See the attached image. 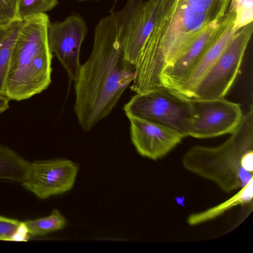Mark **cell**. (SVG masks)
I'll return each mask as SVG.
<instances>
[{"mask_svg": "<svg viewBox=\"0 0 253 253\" xmlns=\"http://www.w3.org/2000/svg\"><path fill=\"white\" fill-rule=\"evenodd\" d=\"M18 0H0V23L17 17Z\"/></svg>", "mask_w": 253, "mask_h": 253, "instance_id": "21", "label": "cell"}, {"mask_svg": "<svg viewBox=\"0 0 253 253\" xmlns=\"http://www.w3.org/2000/svg\"><path fill=\"white\" fill-rule=\"evenodd\" d=\"M78 166L66 159L30 163L22 185L40 199L62 194L74 186Z\"/></svg>", "mask_w": 253, "mask_h": 253, "instance_id": "10", "label": "cell"}, {"mask_svg": "<svg viewBox=\"0 0 253 253\" xmlns=\"http://www.w3.org/2000/svg\"><path fill=\"white\" fill-rule=\"evenodd\" d=\"M80 1H87V0H77Z\"/></svg>", "mask_w": 253, "mask_h": 253, "instance_id": "24", "label": "cell"}, {"mask_svg": "<svg viewBox=\"0 0 253 253\" xmlns=\"http://www.w3.org/2000/svg\"><path fill=\"white\" fill-rule=\"evenodd\" d=\"M29 234L22 222L0 215V240H26Z\"/></svg>", "mask_w": 253, "mask_h": 253, "instance_id": "19", "label": "cell"}, {"mask_svg": "<svg viewBox=\"0 0 253 253\" xmlns=\"http://www.w3.org/2000/svg\"><path fill=\"white\" fill-rule=\"evenodd\" d=\"M23 20L16 17L0 23V95L4 87L10 57Z\"/></svg>", "mask_w": 253, "mask_h": 253, "instance_id": "15", "label": "cell"}, {"mask_svg": "<svg viewBox=\"0 0 253 253\" xmlns=\"http://www.w3.org/2000/svg\"><path fill=\"white\" fill-rule=\"evenodd\" d=\"M135 76L125 58L112 13L100 20L91 52L74 81V112L81 128L89 132L116 106Z\"/></svg>", "mask_w": 253, "mask_h": 253, "instance_id": "1", "label": "cell"}, {"mask_svg": "<svg viewBox=\"0 0 253 253\" xmlns=\"http://www.w3.org/2000/svg\"><path fill=\"white\" fill-rule=\"evenodd\" d=\"M48 16L41 13L23 20L10 57L4 96L21 101L46 89L51 82L53 53L47 43Z\"/></svg>", "mask_w": 253, "mask_h": 253, "instance_id": "4", "label": "cell"}, {"mask_svg": "<svg viewBox=\"0 0 253 253\" xmlns=\"http://www.w3.org/2000/svg\"><path fill=\"white\" fill-rule=\"evenodd\" d=\"M22 223L29 235L38 236L62 229L66 226L67 222L60 211L55 209L46 217L28 220Z\"/></svg>", "mask_w": 253, "mask_h": 253, "instance_id": "17", "label": "cell"}, {"mask_svg": "<svg viewBox=\"0 0 253 253\" xmlns=\"http://www.w3.org/2000/svg\"><path fill=\"white\" fill-rule=\"evenodd\" d=\"M126 115L145 119L189 136L194 118L192 99L164 86L136 93L123 107Z\"/></svg>", "mask_w": 253, "mask_h": 253, "instance_id": "5", "label": "cell"}, {"mask_svg": "<svg viewBox=\"0 0 253 253\" xmlns=\"http://www.w3.org/2000/svg\"><path fill=\"white\" fill-rule=\"evenodd\" d=\"M230 134L216 147H192L182 160L187 170L214 183L226 192L241 188L253 178V104Z\"/></svg>", "mask_w": 253, "mask_h": 253, "instance_id": "3", "label": "cell"}, {"mask_svg": "<svg viewBox=\"0 0 253 253\" xmlns=\"http://www.w3.org/2000/svg\"><path fill=\"white\" fill-rule=\"evenodd\" d=\"M253 197V178L232 197L226 201L203 211L190 214L187 218L189 225L194 226L220 216L227 211L239 205L249 204Z\"/></svg>", "mask_w": 253, "mask_h": 253, "instance_id": "14", "label": "cell"}, {"mask_svg": "<svg viewBox=\"0 0 253 253\" xmlns=\"http://www.w3.org/2000/svg\"><path fill=\"white\" fill-rule=\"evenodd\" d=\"M229 9L235 12L234 28L238 31L253 20V0H231Z\"/></svg>", "mask_w": 253, "mask_h": 253, "instance_id": "20", "label": "cell"}, {"mask_svg": "<svg viewBox=\"0 0 253 253\" xmlns=\"http://www.w3.org/2000/svg\"><path fill=\"white\" fill-rule=\"evenodd\" d=\"M30 163L8 147L0 145V179L22 182Z\"/></svg>", "mask_w": 253, "mask_h": 253, "instance_id": "16", "label": "cell"}, {"mask_svg": "<svg viewBox=\"0 0 253 253\" xmlns=\"http://www.w3.org/2000/svg\"><path fill=\"white\" fill-rule=\"evenodd\" d=\"M231 0H175L166 20L153 29L136 61L139 72L158 79L202 33L219 23Z\"/></svg>", "mask_w": 253, "mask_h": 253, "instance_id": "2", "label": "cell"}, {"mask_svg": "<svg viewBox=\"0 0 253 253\" xmlns=\"http://www.w3.org/2000/svg\"><path fill=\"white\" fill-rule=\"evenodd\" d=\"M131 142L138 153L153 160L159 159L179 144L183 136L159 124L127 115Z\"/></svg>", "mask_w": 253, "mask_h": 253, "instance_id": "12", "label": "cell"}, {"mask_svg": "<svg viewBox=\"0 0 253 253\" xmlns=\"http://www.w3.org/2000/svg\"><path fill=\"white\" fill-rule=\"evenodd\" d=\"M9 99L5 96L0 95V113L9 108Z\"/></svg>", "mask_w": 253, "mask_h": 253, "instance_id": "23", "label": "cell"}, {"mask_svg": "<svg viewBox=\"0 0 253 253\" xmlns=\"http://www.w3.org/2000/svg\"><path fill=\"white\" fill-rule=\"evenodd\" d=\"M253 31L252 22L237 31L221 55L199 81L192 98L224 97L238 73Z\"/></svg>", "mask_w": 253, "mask_h": 253, "instance_id": "6", "label": "cell"}, {"mask_svg": "<svg viewBox=\"0 0 253 253\" xmlns=\"http://www.w3.org/2000/svg\"><path fill=\"white\" fill-rule=\"evenodd\" d=\"M175 0H161L153 29L159 28L168 16Z\"/></svg>", "mask_w": 253, "mask_h": 253, "instance_id": "22", "label": "cell"}, {"mask_svg": "<svg viewBox=\"0 0 253 253\" xmlns=\"http://www.w3.org/2000/svg\"><path fill=\"white\" fill-rule=\"evenodd\" d=\"M58 0H18L17 17L24 20L27 18L45 13L54 8Z\"/></svg>", "mask_w": 253, "mask_h": 253, "instance_id": "18", "label": "cell"}, {"mask_svg": "<svg viewBox=\"0 0 253 253\" xmlns=\"http://www.w3.org/2000/svg\"><path fill=\"white\" fill-rule=\"evenodd\" d=\"M192 99L194 115L189 136L208 138L231 134L242 121L240 104L224 97Z\"/></svg>", "mask_w": 253, "mask_h": 253, "instance_id": "8", "label": "cell"}, {"mask_svg": "<svg viewBox=\"0 0 253 253\" xmlns=\"http://www.w3.org/2000/svg\"><path fill=\"white\" fill-rule=\"evenodd\" d=\"M86 33L84 19L77 14L70 15L61 22H49L48 26V46L66 71L68 90L81 65L80 51Z\"/></svg>", "mask_w": 253, "mask_h": 253, "instance_id": "9", "label": "cell"}, {"mask_svg": "<svg viewBox=\"0 0 253 253\" xmlns=\"http://www.w3.org/2000/svg\"><path fill=\"white\" fill-rule=\"evenodd\" d=\"M161 0H127L124 7L113 12L126 59L134 65L155 26Z\"/></svg>", "mask_w": 253, "mask_h": 253, "instance_id": "7", "label": "cell"}, {"mask_svg": "<svg viewBox=\"0 0 253 253\" xmlns=\"http://www.w3.org/2000/svg\"><path fill=\"white\" fill-rule=\"evenodd\" d=\"M235 17V12L228 9L219 23L206 29L172 63L166 66L160 77L162 86L173 89L184 81L214 41L234 22Z\"/></svg>", "mask_w": 253, "mask_h": 253, "instance_id": "11", "label": "cell"}, {"mask_svg": "<svg viewBox=\"0 0 253 253\" xmlns=\"http://www.w3.org/2000/svg\"><path fill=\"white\" fill-rule=\"evenodd\" d=\"M234 22L214 41L189 76L177 85L174 90L192 98L194 89L199 81L217 60L237 32L234 29Z\"/></svg>", "mask_w": 253, "mask_h": 253, "instance_id": "13", "label": "cell"}]
</instances>
